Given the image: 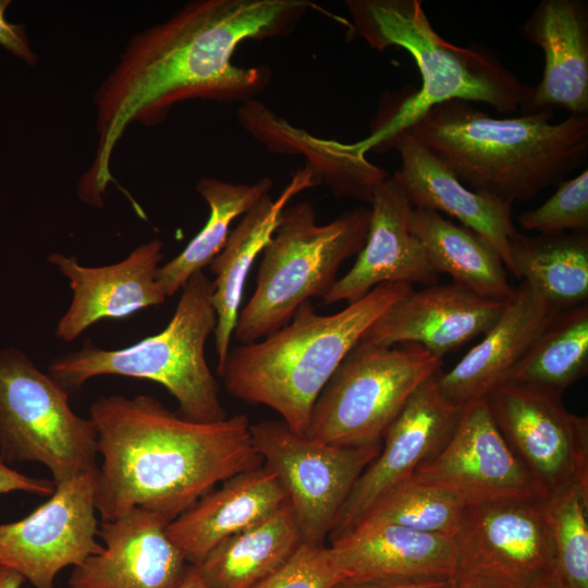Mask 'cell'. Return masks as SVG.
<instances>
[{
	"instance_id": "obj_9",
	"label": "cell",
	"mask_w": 588,
	"mask_h": 588,
	"mask_svg": "<svg viewBox=\"0 0 588 588\" xmlns=\"http://www.w3.org/2000/svg\"><path fill=\"white\" fill-rule=\"evenodd\" d=\"M97 429L69 393L16 348L0 351V461L45 465L56 485L94 473Z\"/></svg>"
},
{
	"instance_id": "obj_19",
	"label": "cell",
	"mask_w": 588,
	"mask_h": 588,
	"mask_svg": "<svg viewBox=\"0 0 588 588\" xmlns=\"http://www.w3.org/2000/svg\"><path fill=\"white\" fill-rule=\"evenodd\" d=\"M366 242L352 268L335 281L322 301L352 303L383 283H439L422 244L411 228L413 205L401 186L387 177L372 193Z\"/></svg>"
},
{
	"instance_id": "obj_39",
	"label": "cell",
	"mask_w": 588,
	"mask_h": 588,
	"mask_svg": "<svg viewBox=\"0 0 588 588\" xmlns=\"http://www.w3.org/2000/svg\"><path fill=\"white\" fill-rule=\"evenodd\" d=\"M531 588H567V587L560 580V578L553 572L544 576L543 578H541Z\"/></svg>"
},
{
	"instance_id": "obj_21",
	"label": "cell",
	"mask_w": 588,
	"mask_h": 588,
	"mask_svg": "<svg viewBox=\"0 0 588 588\" xmlns=\"http://www.w3.org/2000/svg\"><path fill=\"white\" fill-rule=\"evenodd\" d=\"M522 36L544 53L540 82L530 87L522 114L588 112V3L585 0H542L525 21Z\"/></svg>"
},
{
	"instance_id": "obj_12",
	"label": "cell",
	"mask_w": 588,
	"mask_h": 588,
	"mask_svg": "<svg viewBox=\"0 0 588 588\" xmlns=\"http://www.w3.org/2000/svg\"><path fill=\"white\" fill-rule=\"evenodd\" d=\"M562 394L506 380L485 397L506 443L546 498L588 485V418L571 413Z\"/></svg>"
},
{
	"instance_id": "obj_16",
	"label": "cell",
	"mask_w": 588,
	"mask_h": 588,
	"mask_svg": "<svg viewBox=\"0 0 588 588\" xmlns=\"http://www.w3.org/2000/svg\"><path fill=\"white\" fill-rule=\"evenodd\" d=\"M168 524L142 507L100 520L103 550L74 566L70 588H177L191 564L169 538Z\"/></svg>"
},
{
	"instance_id": "obj_40",
	"label": "cell",
	"mask_w": 588,
	"mask_h": 588,
	"mask_svg": "<svg viewBox=\"0 0 588 588\" xmlns=\"http://www.w3.org/2000/svg\"><path fill=\"white\" fill-rule=\"evenodd\" d=\"M177 588H207L191 565L186 577Z\"/></svg>"
},
{
	"instance_id": "obj_1",
	"label": "cell",
	"mask_w": 588,
	"mask_h": 588,
	"mask_svg": "<svg viewBox=\"0 0 588 588\" xmlns=\"http://www.w3.org/2000/svg\"><path fill=\"white\" fill-rule=\"evenodd\" d=\"M314 8L306 0H194L136 33L94 95L97 145L78 184L79 198L103 204L114 182L113 150L132 123H160L188 99L254 100L269 84L270 70L233 63L235 50L246 40L287 34Z\"/></svg>"
},
{
	"instance_id": "obj_37",
	"label": "cell",
	"mask_w": 588,
	"mask_h": 588,
	"mask_svg": "<svg viewBox=\"0 0 588 588\" xmlns=\"http://www.w3.org/2000/svg\"><path fill=\"white\" fill-rule=\"evenodd\" d=\"M56 489L53 480L21 474L0 461V494L22 491L40 497H50Z\"/></svg>"
},
{
	"instance_id": "obj_5",
	"label": "cell",
	"mask_w": 588,
	"mask_h": 588,
	"mask_svg": "<svg viewBox=\"0 0 588 588\" xmlns=\"http://www.w3.org/2000/svg\"><path fill=\"white\" fill-rule=\"evenodd\" d=\"M356 32L375 49L396 46L414 59L421 86L390 118L351 147L366 157L406 131L431 107L449 100L482 102L500 113H514L530 86L507 70L488 48L460 47L431 26L420 0L347 1Z\"/></svg>"
},
{
	"instance_id": "obj_35",
	"label": "cell",
	"mask_w": 588,
	"mask_h": 588,
	"mask_svg": "<svg viewBox=\"0 0 588 588\" xmlns=\"http://www.w3.org/2000/svg\"><path fill=\"white\" fill-rule=\"evenodd\" d=\"M450 576L425 575L373 579H344L334 588H453Z\"/></svg>"
},
{
	"instance_id": "obj_4",
	"label": "cell",
	"mask_w": 588,
	"mask_h": 588,
	"mask_svg": "<svg viewBox=\"0 0 588 588\" xmlns=\"http://www.w3.org/2000/svg\"><path fill=\"white\" fill-rule=\"evenodd\" d=\"M413 290L380 284L342 310L318 314L311 302L265 338L229 351L220 376L236 399L277 412L292 430L306 433L319 394L371 324Z\"/></svg>"
},
{
	"instance_id": "obj_20",
	"label": "cell",
	"mask_w": 588,
	"mask_h": 588,
	"mask_svg": "<svg viewBox=\"0 0 588 588\" xmlns=\"http://www.w3.org/2000/svg\"><path fill=\"white\" fill-rule=\"evenodd\" d=\"M562 310L526 281L505 301L494 324L481 341L448 372L437 387L450 403L464 406L485 399L505 381L529 347Z\"/></svg>"
},
{
	"instance_id": "obj_38",
	"label": "cell",
	"mask_w": 588,
	"mask_h": 588,
	"mask_svg": "<svg viewBox=\"0 0 588 588\" xmlns=\"http://www.w3.org/2000/svg\"><path fill=\"white\" fill-rule=\"evenodd\" d=\"M25 581L17 572L0 565V588H21Z\"/></svg>"
},
{
	"instance_id": "obj_2",
	"label": "cell",
	"mask_w": 588,
	"mask_h": 588,
	"mask_svg": "<svg viewBox=\"0 0 588 588\" xmlns=\"http://www.w3.org/2000/svg\"><path fill=\"white\" fill-rule=\"evenodd\" d=\"M102 464L95 505L101 520L142 507L169 523L229 478L264 462L245 415L199 422L150 395L101 396L89 408Z\"/></svg>"
},
{
	"instance_id": "obj_3",
	"label": "cell",
	"mask_w": 588,
	"mask_h": 588,
	"mask_svg": "<svg viewBox=\"0 0 588 588\" xmlns=\"http://www.w3.org/2000/svg\"><path fill=\"white\" fill-rule=\"evenodd\" d=\"M498 119L471 102L431 107L406 131L471 191L513 205L559 185L588 158V115Z\"/></svg>"
},
{
	"instance_id": "obj_41",
	"label": "cell",
	"mask_w": 588,
	"mask_h": 588,
	"mask_svg": "<svg viewBox=\"0 0 588 588\" xmlns=\"http://www.w3.org/2000/svg\"><path fill=\"white\" fill-rule=\"evenodd\" d=\"M453 588H474V587H467V586H455Z\"/></svg>"
},
{
	"instance_id": "obj_22",
	"label": "cell",
	"mask_w": 588,
	"mask_h": 588,
	"mask_svg": "<svg viewBox=\"0 0 588 588\" xmlns=\"http://www.w3.org/2000/svg\"><path fill=\"white\" fill-rule=\"evenodd\" d=\"M384 147L397 149L401 168L393 179L415 208L443 212L475 232L511 269L510 240L516 232L512 205L476 193L411 134L402 132Z\"/></svg>"
},
{
	"instance_id": "obj_18",
	"label": "cell",
	"mask_w": 588,
	"mask_h": 588,
	"mask_svg": "<svg viewBox=\"0 0 588 588\" xmlns=\"http://www.w3.org/2000/svg\"><path fill=\"white\" fill-rule=\"evenodd\" d=\"M505 302L479 296L453 282L412 290L365 332L362 342L415 344L443 359L498 320Z\"/></svg>"
},
{
	"instance_id": "obj_6",
	"label": "cell",
	"mask_w": 588,
	"mask_h": 588,
	"mask_svg": "<svg viewBox=\"0 0 588 588\" xmlns=\"http://www.w3.org/2000/svg\"><path fill=\"white\" fill-rule=\"evenodd\" d=\"M216 326L212 283L200 271L182 287L174 314L162 331L119 350L100 348L86 340L82 348L52 360L48 373L69 394L97 376L150 380L176 400L183 417L221 421L228 414L205 356L206 342Z\"/></svg>"
},
{
	"instance_id": "obj_15",
	"label": "cell",
	"mask_w": 588,
	"mask_h": 588,
	"mask_svg": "<svg viewBox=\"0 0 588 588\" xmlns=\"http://www.w3.org/2000/svg\"><path fill=\"white\" fill-rule=\"evenodd\" d=\"M438 375L414 391L389 426L379 454L363 471L338 515L330 541L348 531L383 493L434 456L452 436L464 406L441 395Z\"/></svg>"
},
{
	"instance_id": "obj_32",
	"label": "cell",
	"mask_w": 588,
	"mask_h": 588,
	"mask_svg": "<svg viewBox=\"0 0 588 588\" xmlns=\"http://www.w3.org/2000/svg\"><path fill=\"white\" fill-rule=\"evenodd\" d=\"M554 573L567 588H588V485L573 482L544 498Z\"/></svg>"
},
{
	"instance_id": "obj_31",
	"label": "cell",
	"mask_w": 588,
	"mask_h": 588,
	"mask_svg": "<svg viewBox=\"0 0 588 588\" xmlns=\"http://www.w3.org/2000/svg\"><path fill=\"white\" fill-rule=\"evenodd\" d=\"M465 506L454 495L408 477L383 493L356 524L389 523L453 537Z\"/></svg>"
},
{
	"instance_id": "obj_24",
	"label": "cell",
	"mask_w": 588,
	"mask_h": 588,
	"mask_svg": "<svg viewBox=\"0 0 588 588\" xmlns=\"http://www.w3.org/2000/svg\"><path fill=\"white\" fill-rule=\"evenodd\" d=\"M317 184L319 182L308 166L298 169L277 199L273 200L268 194L242 217L230 232L223 248L209 264L215 275L211 281L212 304L217 314L213 335L219 375L231 350L245 281L255 259L271 240L282 211L291 199Z\"/></svg>"
},
{
	"instance_id": "obj_8",
	"label": "cell",
	"mask_w": 588,
	"mask_h": 588,
	"mask_svg": "<svg viewBox=\"0 0 588 588\" xmlns=\"http://www.w3.org/2000/svg\"><path fill=\"white\" fill-rule=\"evenodd\" d=\"M442 365L419 345L359 341L316 400L305 434L338 446L381 443L409 396Z\"/></svg>"
},
{
	"instance_id": "obj_34",
	"label": "cell",
	"mask_w": 588,
	"mask_h": 588,
	"mask_svg": "<svg viewBox=\"0 0 588 588\" xmlns=\"http://www.w3.org/2000/svg\"><path fill=\"white\" fill-rule=\"evenodd\" d=\"M344 579L330 546L301 541L272 573L252 588H334Z\"/></svg>"
},
{
	"instance_id": "obj_29",
	"label": "cell",
	"mask_w": 588,
	"mask_h": 588,
	"mask_svg": "<svg viewBox=\"0 0 588 588\" xmlns=\"http://www.w3.org/2000/svg\"><path fill=\"white\" fill-rule=\"evenodd\" d=\"M273 183L264 177L256 183H231L215 177H203L197 193L209 207V217L201 230L174 258L159 267L157 280L167 297L174 295L197 272L209 266L223 248L231 223L270 194Z\"/></svg>"
},
{
	"instance_id": "obj_17",
	"label": "cell",
	"mask_w": 588,
	"mask_h": 588,
	"mask_svg": "<svg viewBox=\"0 0 588 588\" xmlns=\"http://www.w3.org/2000/svg\"><path fill=\"white\" fill-rule=\"evenodd\" d=\"M163 243L152 238L134 248L123 260L101 267L79 265L74 256L51 254L47 260L69 279L72 299L58 321L56 336L71 342L105 319H123L167 299L157 280Z\"/></svg>"
},
{
	"instance_id": "obj_28",
	"label": "cell",
	"mask_w": 588,
	"mask_h": 588,
	"mask_svg": "<svg viewBox=\"0 0 588 588\" xmlns=\"http://www.w3.org/2000/svg\"><path fill=\"white\" fill-rule=\"evenodd\" d=\"M510 271L561 310L587 303L588 234L554 233L510 240Z\"/></svg>"
},
{
	"instance_id": "obj_26",
	"label": "cell",
	"mask_w": 588,
	"mask_h": 588,
	"mask_svg": "<svg viewBox=\"0 0 588 588\" xmlns=\"http://www.w3.org/2000/svg\"><path fill=\"white\" fill-rule=\"evenodd\" d=\"M411 228L437 273L449 274L454 284L486 298L505 302L514 293L501 257L475 232L415 207Z\"/></svg>"
},
{
	"instance_id": "obj_10",
	"label": "cell",
	"mask_w": 588,
	"mask_h": 588,
	"mask_svg": "<svg viewBox=\"0 0 588 588\" xmlns=\"http://www.w3.org/2000/svg\"><path fill=\"white\" fill-rule=\"evenodd\" d=\"M249 430L264 465L280 481L301 540L324 543L382 442L363 446L327 444L292 430L282 420L250 424Z\"/></svg>"
},
{
	"instance_id": "obj_23",
	"label": "cell",
	"mask_w": 588,
	"mask_h": 588,
	"mask_svg": "<svg viewBox=\"0 0 588 588\" xmlns=\"http://www.w3.org/2000/svg\"><path fill=\"white\" fill-rule=\"evenodd\" d=\"M285 502L275 474L262 465L207 492L167 525V534L194 565L219 543L265 519Z\"/></svg>"
},
{
	"instance_id": "obj_25",
	"label": "cell",
	"mask_w": 588,
	"mask_h": 588,
	"mask_svg": "<svg viewBox=\"0 0 588 588\" xmlns=\"http://www.w3.org/2000/svg\"><path fill=\"white\" fill-rule=\"evenodd\" d=\"M329 546L345 579L451 577L454 566L452 537L389 523L360 522Z\"/></svg>"
},
{
	"instance_id": "obj_27",
	"label": "cell",
	"mask_w": 588,
	"mask_h": 588,
	"mask_svg": "<svg viewBox=\"0 0 588 588\" xmlns=\"http://www.w3.org/2000/svg\"><path fill=\"white\" fill-rule=\"evenodd\" d=\"M287 501L247 529L225 539L192 565L207 588H252L301 543Z\"/></svg>"
},
{
	"instance_id": "obj_7",
	"label": "cell",
	"mask_w": 588,
	"mask_h": 588,
	"mask_svg": "<svg viewBox=\"0 0 588 588\" xmlns=\"http://www.w3.org/2000/svg\"><path fill=\"white\" fill-rule=\"evenodd\" d=\"M369 221L365 207L318 224L311 201L287 206L262 250L256 287L238 313L235 339L256 342L285 326L311 297L323 298L341 265L363 248Z\"/></svg>"
},
{
	"instance_id": "obj_11",
	"label": "cell",
	"mask_w": 588,
	"mask_h": 588,
	"mask_svg": "<svg viewBox=\"0 0 588 588\" xmlns=\"http://www.w3.org/2000/svg\"><path fill=\"white\" fill-rule=\"evenodd\" d=\"M452 540L455 586L531 588L554 572L544 499L466 505Z\"/></svg>"
},
{
	"instance_id": "obj_33",
	"label": "cell",
	"mask_w": 588,
	"mask_h": 588,
	"mask_svg": "<svg viewBox=\"0 0 588 588\" xmlns=\"http://www.w3.org/2000/svg\"><path fill=\"white\" fill-rule=\"evenodd\" d=\"M518 224L540 234H588V171L562 181L555 193L539 207L520 212Z\"/></svg>"
},
{
	"instance_id": "obj_13",
	"label": "cell",
	"mask_w": 588,
	"mask_h": 588,
	"mask_svg": "<svg viewBox=\"0 0 588 588\" xmlns=\"http://www.w3.org/2000/svg\"><path fill=\"white\" fill-rule=\"evenodd\" d=\"M97 471L56 485L48 501L20 520L0 524V565L34 588H54L57 575L102 552L97 541Z\"/></svg>"
},
{
	"instance_id": "obj_14",
	"label": "cell",
	"mask_w": 588,
	"mask_h": 588,
	"mask_svg": "<svg viewBox=\"0 0 588 588\" xmlns=\"http://www.w3.org/2000/svg\"><path fill=\"white\" fill-rule=\"evenodd\" d=\"M409 477L465 505L544 499L497 427L485 399L464 405L444 446Z\"/></svg>"
},
{
	"instance_id": "obj_30",
	"label": "cell",
	"mask_w": 588,
	"mask_h": 588,
	"mask_svg": "<svg viewBox=\"0 0 588 588\" xmlns=\"http://www.w3.org/2000/svg\"><path fill=\"white\" fill-rule=\"evenodd\" d=\"M587 371L586 303L562 310L536 339L506 380L562 394L585 377Z\"/></svg>"
},
{
	"instance_id": "obj_36",
	"label": "cell",
	"mask_w": 588,
	"mask_h": 588,
	"mask_svg": "<svg viewBox=\"0 0 588 588\" xmlns=\"http://www.w3.org/2000/svg\"><path fill=\"white\" fill-rule=\"evenodd\" d=\"M10 0H0V46L29 65L38 61L37 54L30 47L23 24H12L4 19Z\"/></svg>"
}]
</instances>
